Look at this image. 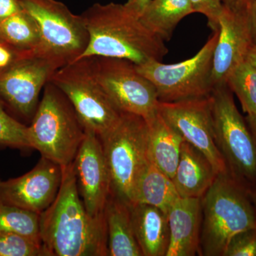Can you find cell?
<instances>
[{"label":"cell","mask_w":256,"mask_h":256,"mask_svg":"<svg viewBox=\"0 0 256 256\" xmlns=\"http://www.w3.org/2000/svg\"><path fill=\"white\" fill-rule=\"evenodd\" d=\"M0 72H1V69H0Z\"/></svg>","instance_id":"obj_40"},{"label":"cell","mask_w":256,"mask_h":256,"mask_svg":"<svg viewBox=\"0 0 256 256\" xmlns=\"http://www.w3.org/2000/svg\"><path fill=\"white\" fill-rule=\"evenodd\" d=\"M220 30L194 56L172 64L150 60L136 65L138 72L156 87L160 102H176L208 97L213 92L212 80L214 54Z\"/></svg>","instance_id":"obj_8"},{"label":"cell","mask_w":256,"mask_h":256,"mask_svg":"<svg viewBox=\"0 0 256 256\" xmlns=\"http://www.w3.org/2000/svg\"><path fill=\"white\" fill-rule=\"evenodd\" d=\"M62 180V166L42 156L31 171L18 178L1 181L0 200L40 214L54 201Z\"/></svg>","instance_id":"obj_13"},{"label":"cell","mask_w":256,"mask_h":256,"mask_svg":"<svg viewBox=\"0 0 256 256\" xmlns=\"http://www.w3.org/2000/svg\"><path fill=\"white\" fill-rule=\"evenodd\" d=\"M0 43H2V42H1V40H0Z\"/></svg>","instance_id":"obj_39"},{"label":"cell","mask_w":256,"mask_h":256,"mask_svg":"<svg viewBox=\"0 0 256 256\" xmlns=\"http://www.w3.org/2000/svg\"><path fill=\"white\" fill-rule=\"evenodd\" d=\"M247 124L252 131V134L256 138V116H247Z\"/></svg>","instance_id":"obj_36"},{"label":"cell","mask_w":256,"mask_h":256,"mask_svg":"<svg viewBox=\"0 0 256 256\" xmlns=\"http://www.w3.org/2000/svg\"><path fill=\"white\" fill-rule=\"evenodd\" d=\"M40 28L41 44L35 54L57 69L79 60L88 44V33L80 15L57 0H18Z\"/></svg>","instance_id":"obj_7"},{"label":"cell","mask_w":256,"mask_h":256,"mask_svg":"<svg viewBox=\"0 0 256 256\" xmlns=\"http://www.w3.org/2000/svg\"><path fill=\"white\" fill-rule=\"evenodd\" d=\"M250 197H252V204H254L256 210V188H254V190H250Z\"/></svg>","instance_id":"obj_37"},{"label":"cell","mask_w":256,"mask_h":256,"mask_svg":"<svg viewBox=\"0 0 256 256\" xmlns=\"http://www.w3.org/2000/svg\"><path fill=\"white\" fill-rule=\"evenodd\" d=\"M100 138L110 181V194L130 204L138 175L149 160V128L137 114L122 112Z\"/></svg>","instance_id":"obj_5"},{"label":"cell","mask_w":256,"mask_h":256,"mask_svg":"<svg viewBox=\"0 0 256 256\" xmlns=\"http://www.w3.org/2000/svg\"><path fill=\"white\" fill-rule=\"evenodd\" d=\"M224 256H256V228L242 230L234 236Z\"/></svg>","instance_id":"obj_28"},{"label":"cell","mask_w":256,"mask_h":256,"mask_svg":"<svg viewBox=\"0 0 256 256\" xmlns=\"http://www.w3.org/2000/svg\"><path fill=\"white\" fill-rule=\"evenodd\" d=\"M194 12L190 0H150L140 20L163 41H169L178 24Z\"/></svg>","instance_id":"obj_22"},{"label":"cell","mask_w":256,"mask_h":256,"mask_svg":"<svg viewBox=\"0 0 256 256\" xmlns=\"http://www.w3.org/2000/svg\"><path fill=\"white\" fill-rule=\"evenodd\" d=\"M48 82L68 98L85 129L99 138L110 131L122 116L94 77L89 57L57 69Z\"/></svg>","instance_id":"obj_9"},{"label":"cell","mask_w":256,"mask_h":256,"mask_svg":"<svg viewBox=\"0 0 256 256\" xmlns=\"http://www.w3.org/2000/svg\"><path fill=\"white\" fill-rule=\"evenodd\" d=\"M158 111L184 138L208 158L218 174L228 168L216 142L212 95L176 102H159Z\"/></svg>","instance_id":"obj_11"},{"label":"cell","mask_w":256,"mask_h":256,"mask_svg":"<svg viewBox=\"0 0 256 256\" xmlns=\"http://www.w3.org/2000/svg\"><path fill=\"white\" fill-rule=\"evenodd\" d=\"M104 215L108 256H143L133 230L129 204L110 194Z\"/></svg>","instance_id":"obj_19"},{"label":"cell","mask_w":256,"mask_h":256,"mask_svg":"<svg viewBox=\"0 0 256 256\" xmlns=\"http://www.w3.org/2000/svg\"><path fill=\"white\" fill-rule=\"evenodd\" d=\"M246 60L255 67L256 69V44H254L248 54Z\"/></svg>","instance_id":"obj_35"},{"label":"cell","mask_w":256,"mask_h":256,"mask_svg":"<svg viewBox=\"0 0 256 256\" xmlns=\"http://www.w3.org/2000/svg\"><path fill=\"white\" fill-rule=\"evenodd\" d=\"M14 53L8 45L0 43V69L2 70L12 62Z\"/></svg>","instance_id":"obj_32"},{"label":"cell","mask_w":256,"mask_h":256,"mask_svg":"<svg viewBox=\"0 0 256 256\" xmlns=\"http://www.w3.org/2000/svg\"><path fill=\"white\" fill-rule=\"evenodd\" d=\"M202 198H182L168 213L170 238L166 256H194L201 254Z\"/></svg>","instance_id":"obj_16"},{"label":"cell","mask_w":256,"mask_h":256,"mask_svg":"<svg viewBox=\"0 0 256 256\" xmlns=\"http://www.w3.org/2000/svg\"><path fill=\"white\" fill-rule=\"evenodd\" d=\"M201 255L224 256L234 236L256 228L250 190L229 173L220 174L202 197Z\"/></svg>","instance_id":"obj_3"},{"label":"cell","mask_w":256,"mask_h":256,"mask_svg":"<svg viewBox=\"0 0 256 256\" xmlns=\"http://www.w3.org/2000/svg\"><path fill=\"white\" fill-rule=\"evenodd\" d=\"M0 146L11 148H31L28 138V127L10 116L0 100Z\"/></svg>","instance_id":"obj_27"},{"label":"cell","mask_w":256,"mask_h":256,"mask_svg":"<svg viewBox=\"0 0 256 256\" xmlns=\"http://www.w3.org/2000/svg\"><path fill=\"white\" fill-rule=\"evenodd\" d=\"M0 40L14 54H36L41 44L36 21L23 10L0 22Z\"/></svg>","instance_id":"obj_23"},{"label":"cell","mask_w":256,"mask_h":256,"mask_svg":"<svg viewBox=\"0 0 256 256\" xmlns=\"http://www.w3.org/2000/svg\"><path fill=\"white\" fill-rule=\"evenodd\" d=\"M218 174L210 160L192 144L183 142L173 182L182 198H202Z\"/></svg>","instance_id":"obj_17"},{"label":"cell","mask_w":256,"mask_h":256,"mask_svg":"<svg viewBox=\"0 0 256 256\" xmlns=\"http://www.w3.org/2000/svg\"><path fill=\"white\" fill-rule=\"evenodd\" d=\"M180 197L172 178L149 158L136 180L131 204L151 205L168 215Z\"/></svg>","instance_id":"obj_20"},{"label":"cell","mask_w":256,"mask_h":256,"mask_svg":"<svg viewBox=\"0 0 256 256\" xmlns=\"http://www.w3.org/2000/svg\"><path fill=\"white\" fill-rule=\"evenodd\" d=\"M252 0H222L224 6L235 11H248Z\"/></svg>","instance_id":"obj_33"},{"label":"cell","mask_w":256,"mask_h":256,"mask_svg":"<svg viewBox=\"0 0 256 256\" xmlns=\"http://www.w3.org/2000/svg\"><path fill=\"white\" fill-rule=\"evenodd\" d=\"M216 146L229 174L249 190L256 188V138L242 118L227 84L212 94Z\"/></svg>","instance_id":"obj_6"},{"label":"cell","mask_w":256,"mask_h":256,"mask_svg":"<svg viewBox=\"0 0 256 256\" xmlns=\"http://www.w3.org/2000/svg\"><path fill=\"white\" fill-rule=\"evenodd\" d=\"M80 16L89 42L79 60L110 57L141 65L153 60L162 62L168 54L164 41L146 28L124 4L96 3Z\"/></svg>","instance_id":"obj_2"},{"label":"cell","mask_w":256,"mask_h":256,"mask_svg":"<svg viewBox=\"0 0 256 256\" xmlns=\"http://www.w3.org/2000/svg\"><path fill=\"white\" fill-rule=\"evenodd\" d=\"M133 230L143 256H166L170 232L168 215L144 204H129Z\"/></svg>","instance_id":"obj_18"},{"label":"cell","mask_w":256,"mask_h":256,"mask_svg":"<svg viewBox=\"0 0 256 256\" xmlns=\"http://www.w3.org/2000/svg\"><path fill=\"white\" fill-rule=\"evenodd\" d=\"M85 136V128L68 98L47 82L28 127L31 148L62 168L74 162Z\"/></svg>","instance_id":"obj_4"},{"label":"cell","mask_w":256,"mask_h":256,"mask_svg":"<svg viewBox=\"0 0 256 256\" xmlns=\"http://www.w3.org/2000/svg\"><path fill=\"white\" fill-rule=\"evenodd\" d=\"M48 256L43 244L18 234L0 232V256Z\"/></svg>","instance_id":"obj_26"},{"label":"cell","mask_w":256,"mask_h":256,"mask_svg":"<svg viewBox=\"0 0 256 256\" xmlns=\"http://www.w3.org/2000/svg\"><path fill=\"white\" fill-rule=\"evenodd\" d=\"M190 2L194 12L206 16L212 31L220 30L218 20L224 8L222 0H190Z\"/></svg>","instance_id":"obj_29"},{"label":"cell","mask_w":256,"mask_h":256,"mask_svg":"<svg viewBox=\"0 0 256 256\" xmlns=\"http://www.w3.org/2000/svg\"><path fill=\"white\" fill-rule=\"evenodd\" d=\"M22 10L18 0H0V22Z\"/></svg>","instance_id":"obj_30"},{"label":"cell","mask_w":256,"mask_h":256,"mask_svg":"<svg viewBox=\"0 0 256 256\" xmlns=\"http://www.w3.org/2000/svg\"><path fill=\"white\" fill-rule=\"evenodd\" d=\"M220 34L214 54L212 80L214 86L226 84L237 66L246 60L254 44L248 11H235L224 6Z\"/></svg>","instance_id":"obj_15"},{"label":"cell","mask_w":256,"mask_h":256,"mask_svg":"<svg viewBox=\"0 0 256 256\" xmlns=\"http://www.w3.org/2000/svg\"><path fill=\"white\" fill-rule=\"evenodd\" d=\"M0 72V97L24 116L35 114L42 89L57 70L50 60L34 53L14 54Z\"/></svg>","instance_id":"obj_12"},{"label":"cell","mask_w":256,"mask_h":256,"mask_svg":"<svg viewBox=\"0 0 256 256\" xmlns=\"http://www.w3.org/2000/svg\"><path fill=\"white\" fill-rule=\"evenodd\" d=\"M226 84L236 95L242 110L248 116H256V69L245 60L232 70Z\"/></svg>","instance_id":"obj_25"},{"label":"cell","mask_w":256,"mask_h":256,"mask_svg":"<svg viewBox=\"0 0 256 256\" xmlns=\"http://www.w3.org/2000/svg\"><path fill=\"white\" fill-rule=\"evenodd\" d=\"M89 58L96 80L121 112L146 121L156 116L160 102L156 87L138 72L136 64L124 58Z\"/></svg>","instance_id":"obj_10"},{"label":"cell","mask_w":256,"mask_h":256,"mask_svg":"<svg viewBox=\"0 0 256 256\" xmlns=\"http://www.w3.org/2000/svg\"><path fill=\"white\" fill-rule=\"evenodd\" d=\"M146 122L149 128L150 159L172 178L185 140L159 111Z\"/></svg>","instance_id":"obj_21"},{"label":"cell","mask_w":256,"mask_h":256,"mask_svg":"<svg viewBox=\"0 0 256 256\" xmlns=\"http://www.w3.org/2000/svg\"><path fill=\"white\" fill-rule=\"evenodd\" d=\"M40 232L48 256H107L105 215L88 213L77 186L73 163L62 166L58 194L40 214Z\"/></svg>","instance_id":"obj_1"},{"label":"cell","mask_w":256,"mask_h":256,"mask_svg":"<svg viewBox=\"0 0 256 256\" xmlns=\"http://www.w3.org/2000/svg\"><path fill=\"white\" fill-rule=\"evenodd\" d=\"M0 232L18 234L43 244L40 232V214L2 202L0 204Z\"/></svg>","instance_id":"obj_24"},{"label":"cell","mask_w":256,"mask_h":256,"mask_svg":"<svg viewBox=\"0 0 256 256\" xmlns=\"http://www.w3.org/2000/svg\"><path fill=\"white\" fill-rule=\"evenodd\" d=\"M150 2V0H128L124 5L130 13L140 18Z\"/></svg>","instance_id":"obj_31"},{"label":"cell","mask_w":256,"mask_h":256,"mask_svg":"<svg viewBox=\"0 0 256 256\" xmlns=\"http://www.w3.org/2000/svg\"><path fill=\"white\" fill-rule=\"evenodd\" d=\"M73 165L77 186L86 210L92 216L104 215L110 194V181L100 138L89 130Z\"/></svg>","instance_id":"obj_14"},{"label":"cell","mask_w":256,"mask_h":256,"mask_svg":"<svg viewBox=\"0 0 256 256\" xmlns=\"http://www.w3.org/2000/svg\"><path fill=\"white\" fill-rule=\"evenodd\" d=\"M0 183H1V180H0ZM1 200H0V204H1Z\"/></svg>","instance_id":"obj_38"},{"label":"cell","mask_w":256,"mask_h":256,"mask_svg":"<svg viewBox=\"0 0 256 256\" xmlns=\"http://www.w3.org/2000/svg\"><path fill=\"white\" fill-rule=\"evenodd\" d=\"M248 20L254 44H256V0H252L248 8Z\"/></svg>","instance_id":"obj_34"}]
</instances>
